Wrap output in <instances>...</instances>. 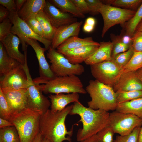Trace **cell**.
<instances>
[{
    "label": "cell",
    "instance_id": "cell-23",
    "mask_svg": "<svg viewBox=\"0 0 142 142\" xmlns=\"http://www.w3.org/2000/svg\"><path fill=\"white\" fill-rule=\"evenodd\" d=\"M99 43L93 40L91 37L81 38L78 36L71 37L64 42L57 48V51L62 52L81 46L93 45H99Z\"/></svg>",
    "mask_w": 142,
    "mask_h": 142
},
{
    "label": "cell",
    "instance_id": "cell-8",
    "mask_svg": "<svg viewBox=\"0 0 142 142\" xmlns=\"http://www.w3.org/2000/svg\"><path fill=\"white\" fill-rule=\"evenodd\" d=\"M13 24L11 32L17 36L20 40L22 50L27 51V46L26 40L32 39L38 41L43 44L48 50L51 45V42L42 37L34 32L25 21L18 16L17 11L10 12L8 17Z\"/></svg>",
    "mask_w": 142,
    "mask_h": 142
},
{
    "label": "cell",
    "instance_id": "cell-40",
    "mask_svg": "<svg viewBox=\"0 0 142 142\" xmlns=\"http://www.w3.org/2000/svg\"><path fill=\"white\" fill-rule=\"evenodd\" d=\"M131 47L134 52H142V31L135 33L132 37Z\"/></svg>",
    "mask_w": 142,
    "mask_h": 142
},
{
    "label": "cell",
    "instance_id": "cell-34",
    "mask_svg": "<svg viewBox=\"0 0 142 142\" xmlns=\"http://www.w3.org/2000/svg\"><path fill=\"white\" fill-rule=\"evenodd\" d=\"M12 115L9 106L0 88V118L9 121Z\"/></svg>",
    "mask_w": 142,
    "mask_h": 142
},
{
    "label": "cell",
    "instance_id": "cell-30",
    "mask_svg": "<svg viewBox=\"0 0 142 142\" xmlns=\"http://www.w3.org/2000/svg\"><path fill=\"white\" fill-rule=\"evenodd\" d=\"M0 142H20L18 133L14 126L0 128Z\"/></svg>",
    "mask_w": 142,
    "mask_h": 142
},
{
    "label": "cell",
    "instance_id": "cell-11",
    "mask_svg": "<svg viewBox=\"0 0 142 142\" xmlns=\"http://www.w3.org/2000/svg\"><path fill=\"white\" fill-rule=\"evenodd\" d=\"M142 125V119L133 114L116 110L110 113L109 125L114 133L120 135H128Z\"/></svg>",
    "mask_w": 142,
    "mask_h": 142
},
{
    "label": "cell",
    "instance_id": "cell-48",
    "mask_svg": "<svg viewBox=\"0 0 142 142\" xmlns=\"http://www.w3.org/2000/svg\"><path fill=\"white\" fill-rule=\"evenodd\" d=\"M79 142H99L96 134Z\"/></svg>",
    "mask_w": 142,
    "mask_h": 142
},
{
    "label": "cell",
    "instance_id": "cell-53",
    "mask_svg": "<svg viewBox=\"0 0 142 142\" xmlns=\"http://www.w3.org/2000/svg\"><path fill=\"white\" fill-rule=\"evenodd\" d=\"M138 31H142V20L137 27L135 32Z\"/></svg>",
    "mask_w": 142,
    "mask_h": 142
},
{
    "label": "cell",
    "instance_id": "cell-22",
    "mask_svg": "<svg viewBox=\"0 0 142 142\" xmlns=\"http://www.w3.org/2000/svg\"><path fill=\"white\" fill-rule=\"evenodd\" d=\"M46 3L45 0H27L22 8L17 12L19 17L26 21L36 17L37 14L43 10Z\"/></svg>",
    "mask_w": 142,
    "mask_h": 142
},
{
    "label": "cell",
    "instance_id": "cell-55",
    "mask_svg": "<svg viewBox=\"0 0 142 142\" xmlns=\"http://www.w3.org/2000/svg\"><path fill=\"white\" fill-rule=\"evenodd\" d=\"M43 142H49L47 140L44 139L43 138Z\"/></svg>",
    "mask_w": 142,
    "mask_h": 142
},
{
    "label": "cell",
    "instance_id": "cell-28",
    "mask_svg": "<svg viewBox=\"0 0 142 142\" xmlns=\"http://www.w3.org/2000/svg\"><path fill=\"white\" fill-rule=\"evenodd\" d=\"M102 2L105 3L104 4L136 11L142 4V0H104Z\"/></svg>",
    "mask_w": 142,
    "mask_h": 142
},
{
    "label": "cell",
    "instance_id": "cell-14",
    "mask_svg": "<svg viewBox=\"0 0 142 142\" xmlns=\"http://www.w3.org/2000/svg\"><path fill=\"white\" fill-rule=\"evenodd\" d=\"M43 11L57 29L59 27L77 22V19L72 14L64 12L46 1Z\"/></svg>",
    "mask_w": 142,
    "mask_h": 142
},
{
    "label": "cell",
    "instance_id": "cell-5",
    "mask_svg": "<svg viewBox=\"0 0 142 142\" xmlns=\"http://www.w3.org/2000/svg\"><path fill=\"white\" fill-rule=\"evenodd\" d=\"M37 85L41 91L46 94L77 93L84 94L87 93L80 79L74 75L57 77L45 84Z\"/></svg>",
    "mask_w": 142,
    "mask_h": 142
},
{
    "label": "cell",
    "instance_id": "cell-15",
    "mask_svg": "<svg viewBox=\"0 0 142 142\" xmlns=\"http://www.w3.org/2000/svg\"><path fill=\"white\" fill-rule=\"evenodd\" d=\"M1 88L10 107L12 115L26 108L27 89Z\"/></svg>",
    "mask_w": 142,
    "mask_h": 142
},
{
    "label": "cell",
    "instance_id": "cell-17",
    "mask_svg": "<svg viewBox=\"0 0 142 142\" xmlns=\"http://www.w3.org/2000/svg\"><path fill=\"white\" fill-rule=\"evenodd\" d=\"M3 44L8 55L24 65L27 60V51L24 54L19 50V47L21 43L20 39L16 35L10 33L0 41Z\"/></svg>",
    "mask_w": 142,
    "mask_h": 142
},
{
    "label": "cell",
    "instance_id": "cell-29",
    "mask_svg": "<svg viewBox=\"0 0 142 142\" xmlns=\"http://www.w3.org/2000/svg\"><path fill=\"white\" fill-rule=\"evenodd\" d=\"M142 20V3L132 17L125 23V33L132 37L135 32L137 27Z\"/></svg>",
    "mask_w": 142,
    "mask_h": 142
},
{
    "label": "cell",
    "instance_id": "cell-41",
    "mask_svg": "<svg viewBox=\"0 0 142 142\" xmlns=\"http://www.w3.org/2000/svg\"><path fill=\"white\" fill-rule=\"evenodd\" d=\"M89 10V13L93 15L99 13V10L103 4L102 1L99 0H85Z\"/></svg>",
    "mask_w": 142,
    "mask_h": 142
},
{
    "label": "cell",
    "instance_id": "cell-13",
    "mask_svg": "<svg viewBox=\"0 0 142 142\" xmlns=\"http://www.w3.org/2000/svg\"><path fill=\"white\" fill-rule=\"evenodd\" d=\"M28 84L27 75L23 65L18 66L1 78L0 88L18 90L27 89Z\"/></svg>",
    "mask_w": 142,
    "mask_h": 142
},
{
    "label": "cell",
    "instance_id": "cell-52",
    "mask_svg": "<svg viewBox=\"0 0 142 142\" xmlns=\"http://www.w3.org/2000/svg\"><path fill=\"white\" fill-rule=\"evenodd\" d=\"M135 72L138 77L142 83V68L138 70Z\"/></svg>",
    "mask_w": 142,
    "mask_h": 142
},
{
    "label": "cell",
    "instance_id": "cell-1",
    "mask_svg": "<svg viewBox=\"0 0 142 142\" xmlns=\"http://www.w3.org/2000/svg\"><path fill=\"white\" fill-rule=\"evenodd\" d=\"M73 104L67 106L61 111L52 112L48 109L41 115L39 132L44 139L49 142H72L71 137L73 131V126L68 131L65 121Z\"/></svg>",
    "mask_w": 142,
    "mask_h": 142
},
{
    "label": "cell",
    "instance_id": "cell-50",
    "mask_svg": "<svg viewBox=\"0 0 142 142\" xmlns=\"http://www.w3.org/2000/svg\"><path fill=\"white\" fill-rule=\"evenodd\" d=\"M96 21L95 19L92 17L87 18L86 20L85 23L94 27Z\"/></svg>",
    "mask_w": 142,
    "mask_h": 142
},
{
    "label": "cell",
    "instance_id": "cell-43",
    "mask_svg": "<svg viewBox=\"0 0 142 142\" xmlns=\"http://www.w3.org/2000/svg\"><path fill=\"white\" fill-rule=\"evenodd\" d=\"M0 4L5 7L10 12L17 11L14 0H0Z\"/></svg>",
    "mask_w": 142,
    "mask_h": 142
},
{
    "label": "cell",
    "instance_id": "cell-12",
    "mask_svg": "<svg viewBox=\"0 0 142 142\" xmlns=\"http://www.w3.org/2000/svg\"><path fill=\"white\" fill-rule=\"evenodd\" d=\"M26 42L27 44L30 45L34 50L38 62L40 77L33 80L34 83L37 84H45L56 77L51 71L50 66L45 57L44 52L47 50L46 48L42 47L36 40L28 39Z\"/></svg>",
    "mask_w": 142,
    "mask_h": 142
},
{
    "label": "cell",
    "instance_id": "cell-35",
    "mask_svg": "<svg viewBox=\"0 0 142 142\" xmlns=\"http://www.w3.org/2000/svg\"><path fill=\"white\" fill-rule=\"evenodd\" d=\"M134 52L131 45L127 50L118 54L114 59L118 64L123 68L131 59Z\"/></svg>",
    "mask_w": 142,
    "mask_h": 142
},
{
    "label": "cell",
    "instance_id": "cell-25",
    "mask_svg": "<svg viewBox=\"0 0 142 142\" xmlns=\"http://www.w3.org/2000/svg\"><path fill=\"white\" fill-rule=\"evenodd\" d=\"M115 110L132 114L142 119V97L118 104Z\"/></svg>",
    "mask_w": 142,
    "mask_h": 142
},
{
    "label": "cell",
    "instance_id": "cell-20",
    "mask_svg": "<svg viewBox=\"0 0 142 142\" xmlns=\"http://www.w3.org/2000/svg\"><path fill=\"white\" fill-rule=\"evenodd\" d=\"M48 97L51 103L50 110L54 113L61 111L71 103L78 102L79 97V93H77L50 94Z\"/></svg>",
    "mask_w": 142,
    "mask_h": 142
},
{
    "label": "cell",
    "instance_id": "cell-47",
    "mask_svg": "<svg viewBox=\"0 0 142 142\" xmlns=\"http://www.w3.org/2000/svg\"><path fill=\"white\" fill-rule=\"evenodd\" d=\"M15 2L17 12L22 8L27 0H16Z\"/></svg>",
    "mask_w": 142,
    "mask_h": 142
},
{
    "label": "cell",
    "instance_id": "cell-19",
    "mask_svg": "<svg viewBox=\"0 0 142 142\" xmlns=\"http://www.w3.org/2000/svg\"><path fill=\"white\" fill-rule=\"evenodd\" d=\"M113 88L115 92L118 91L142 90V83L135 71L124 72L117 83Z\"/></svg>",
    "mask_w": 142,
    "mask_h": 142
},
{
    "label": "cell",
    "instance_id": "cell-46",
    "mask_svg": "<svg viewBox=\"0 0 142 142\" xmlns=\"http://www.w3.org/2000/svg\"><path fill=\"white\" fill-rule=\"evenodd\" d=\"M14 126L13 124L9 121L0 118V128Z\"/></svg>",
    "mask_w": 142,
    "mask_h": 142
},
{
    "label": "cell",
    "instance_id": "cell-36",
    "mask_svg": "<svg viewBox=\"0 0 142 142\" xmlns=\"http://www.w3.org/2000/svg\"><path fill=\"white\" fill-rule=\"evenodd\" d=\"M113 131L108 125L102 129L97 134L99 142H113Z\"/></svg>",
    "mask_w": 142,
    "mask_h": 142
},
{
    "label": "cell",
    "instance_id": "cell-4",
    "mask_svg": "<svg viewBox=\"0 0 142 142\" xmlns=\"http://www.w3.org/2000/svg\"><path fill=\"white\" fill-rule=\"evenodd\" d=\"M85 89L91 98L87 102L88 107L107 112L116 110L118 104L112 87L97 80H91Z\"/></svg>",
    "mask_w": 142,
    "mask_h": 142
},
{
    "label": "cell",
    "instance_id": "cell-16",
    "mask_svg": "<svg viewBox=\"0 0 142 142\" xmlns=\"http://www.w3.org/2000/svg\"><path fill=\"white\" fill-rule=\"evenodd\" d=\"M83 23L82 21L61 26L57 29L54 37L51 41V47L56 49L69 38L78 36Z\"/></svg>",
    "mask_w": 142,
    "mask_h": 142
},
{
    "label": "cell",
    "instance_id": "cell-3",
    "mask_svg": "<svg viewBox=\"0 0 142 142\" xmlns=\"http://www.w3.org/2000/svg\"><path fill=\"white\" fill-rule=\"evenodd\" d=\"M43 113L25 108L12 115L9 121L16 128L20 142H33L39 132L40 118Z\"/></svg>",
    "mask_w": 142,
    "mask_h": 142
},
{
    "label": "cell",
    "instance_id": "cell-26",
    "mask_svg": "<svg viewBox=\"0 0 142 142\" xmlns=\"http://www.w3.org/2000/svg\"><path fill=\"white\" fill-rule=\"evenodd\" d=\"M49 1L62 11L70 14L74 17L80 18L85 17L71 0H50Z\"/></svg>",
    "mask_w": 142,
    "mask_h": 142
},
{
    "label": "cell",
    "instance_id": "cell-9",
    "mask_svg": "<svg viewBox=\"0 0 142 142\" xmlns=\"http://www.w3.org/2000/svg\"><path fill=\"white\" fill-rule=\"evenodd\" d=\"M136 12L103 3L99 10L104 21L102 37H103L113 26L127 22L134 16Z\"/></svg>",
    "mask_w": 142,
    "mask_h": 142
},
{
    "label": "cell",
    "instance_id": "cell-33",
    "mask_svg": "<svg viewBox=\"0 0 142 142\" xmlns=\"http://www.w3.org/2000/svg\"><path fill=\"white\" fill-rule=\"evenodd\" d=\"M112 42L113 47L111 57L113 59L118 54L127 50L131 46L122 42L119 36H113Z\"/></svg>",
    "mask_w": 142,
    "mask_h": 142
},
{
    "label": "cell",
    "instance_id": "cell-6",
    "mask_svg": "<svg viewBox=\"0 0 142 142\" xmlns=\"http://www.w3.org/2000/svg\"><path fill=\"white\" fill-rule=\"evenodd\" d=\"M90 66L91 74L96 80L112 87L118 82L124 72L123 68L112 58Z\"/></svg>",
    "mask_w": 142,
    "mask_h": 142
},
{
    "label": "cell",
    "instance_id": "cell-37",
    "mask_svg": "<svg viewBox=\"0 0 142 142\" xmlns=\"http://www.w3.org/2000/svg\"><path fill=\"white\" fill-rule=\"evenodd\" d=\"M141 126L136 127L128 135L117 136L114 142H138Z\"/></svg>",
    "mask_w": 142,
    "mask_h": 142
},
{
    "label": "cell",
    "instance_id": "cell-44",
    "mask_svg": "<svg viewBox=\"0 0 142 142\" xmlns=\"http://www.w3.org/2000/svg\"><path fill=\"white\" fill-rule=\"evenodd\" d=\"M10 12L3 6H0V22L8 18Z\"/></svg>",
    "mask_w": 142,
    "mask_h": 142
},
{
    "label": "cell",
    "instance_id": "cell-51",
    "mask_svg": "<svg viewBox=\"0 0 142 142\" xmlns=\"http://www.w3.org/2000/svg\"><path fill=\"white\" fill-rule=\"evenodd\" d=\"M33 142H44L43 138L40 132L36 136Z\"/></svg>",
    "mask_w": 142,
    "mask_h": 142
},
{
    "label": "cell",
    "instance_id": "cell-24",
    "mask_svg": "<svg viewBox=\"0 0 142 142\" xmlns=\"http://www.w3.org/2000/svg\"><path fill=\"white\" fill-rule=\"evenodd\" d=\"M20 64L8 54L2 43L0 42V76L1 78L16 68Z\"/></svg>",
    "mask_w": 142,
    "mask_h": 142
},
{
    "label": "cell",
    "instance_id": "cell-42",
    "mask_svg": "<svg viewBox=\"0 0 142 142\" xmlns=\"http://www.w3.org/2000/svg\"><path fill=\"white\" fill-rule=\"evenodd\" d=\"M79 10L83 14L89 13V10L85 0H71Z\"/></svg>",
    "mask_w": 142,
    "mask_h": 142
},
{
    "label": "cell",
    "instance_id": "cell-2",
    "mask_svg": "<svg viewBox=\"0 0 142 142\" xmlns=\"http://www.w3.org/2000/svg\"><path fill=\"white\" fill-rule=\"evenodd\" d=\"M80 117L78 123L83 126L78 130L76 140L80 142L94 135L109 125L110 113L101 110H94L83 105L79 101L74 102L69 113Z\"/></svg>",
    "mask_w": 142,
    "mask_h": 142
},
{
    "label": "cell",
    "instance_id": "cell-38",
    "mask_svg": "<svg viewBox=\"0 0 142 142\" xmlns=\"http://www.w3.org/2000/svg\"><path fill=\"white\" fill-rule=\"evenodd\" d=\"M25 22L34 32L44 38V33L41 26L36 17H32Z\"/></svg>",
    "mask_w": 142,
    "mask_h": 142
},
{
    "label": "cell",
    "instance_id": "cell-45",
    "mask_svg": "<svg viewBox=\"0 0 142 142\" xmlns=\"http://www.w3.org/2000/svg\"><path fill=\"white\" fill-rule=\"evenodd\" d=\"M119 36L122 42L129 46L131 45L132 37L127 35L125 33L124 34L120 35Z\"/></svg>",
    "mask_w": 142,
    "mask_h": 142
},
{
    "label": "cell",
    "instance_id": "cell-27",
    "mask_svg": "<svg viewBox=\"0 0 142 142\" xmlns=\"http://www.w3.org/2000/svg\"><path fill=\"white\" fill-rule=\"evenodd\" d=\"M43 30L44 38L50 41L53 40L57 30L43 10L39 12L36 16Z\"/></svg>",
    "mask_w": 142,
    "mask_h": 142
},
{
    "label": "cell",
    "instance_id": "cell-49",
    "mask_svg": "<svg viewBox=\"0 0 142 142\" xmlns=\"http://www.w3.org/2000/svg\"><path fill=\"white\" fill-rule=\"evenodd\" d=\"M94 28V26L85 23L83 27V29L85 32H90L93 30Z\"/></svg>",
    "mask_w": 142,
    "mask_h": 142
},
{
    "label": "cell",
    "instance_id": "cell-18",
    "mask_svg": "<svg viewBox=\"0 0 142 142\" xmlns=\"http://www.w3.org/2000/svg\"><path fill=\"white\" fill-rule=\"evenodd\" d=\"M99 45L83 46L65 50L60 53L63 55L71 63L79 64L84 62L95 51Z\"/></svg>",
    "mask_w": 142,
    "mask_h": 142
},
{
    "label": "cell",
    "instance_id": "cell-7",
    "mask_svg": "<svg viewBox=\"0 0 142 142\" xmlns=\"http://www.w3.org/2000/svg\"><path fill=\"white\" fill-rule=\"evenodd\" d=\"M49 59L50 69L56 77L81 75L84 71L83 66L71 63L63 55L58 52L51 46L47 53Z\"/></svg>",
    "mask_w": 142,
    "mask_h": 142
},
{
    "label": "cell",
    "instance_id": "cell-32",
    "mask_svg": "<svg viewBox=\"0 0 142 142\" xmlns=\"http://www.w3.org/2000/svg\"><path fill=\"white\" fill-rule=\"evenodd\" d=\"M142 68V52H134L131 59L123 67L124 72L136 71Z\"/></svg>",
    "mask_w": 142,
    "mask_h": 142
},
{
    "label": "cell",
    "instance_id": "cell-10",
    "mask_svg": "<svg viewBox=\"0 0 142 142\" xmlns=\"http://www.w3.org/2000/svg\"><path fill=\"white\" fill-rule=\"evenodd\" d=\"M23 66L28 82L26 92V108L44 113L49 109L50 102L42 94V92L34 83L29 72L27 61Z\"/></svg>",
    "mask_w": 142,
    "mask_h": 142
},
{
    "label": "cell",
    "instance_id": "cell-31",
    "mask_svg": "<svg viewBox=\"0 0 142 142\" xmlns=\"http://www.w3.org/2000/svg\"><path fill=\"white\" fill-rule=\"evenodd\" d=\"M115 92L118 104L142 97V90L132 91L121 90Z\"/></svg>",
    "mask_w": 142,
    "mask_h": 142
},
{
    "label": "cell",
    "instance_id": "cell-54",
    "mask_svg": "<svg viewBox=\"0 0 142 142\" xmlns=\"http://www.w3.org/2000/svg\"><path fill=\"white\" fill-rule=\"evenodd\" d=\"M138 142H142V125L141 126L139 133Z\"/></svg>",
    "mask_w": 142,
    "mask_h": 142
},
{
    "label": "cell",
    "instance_id": "cell-39",
    "mask_svg": "<svg viewBox=\"0 0 142 142\" xmlns=\"http://www.w3.org/2000/svg\"><path fill=\"white\" fill-rule=\"evenodd\" d=\"M13 24L8 18L0 23V41L11 32Z\"/></svg>",
    "mask_w": 142,
    "mask_h": 142
},
{
    "label": "cell",
    "instance_id": "cell-21",
    "mask_svg": "<svg viewBox=\"0 0 142 142\" xmlns=\"http://www.w3.org/2000/svg\"><path fill=\"white\" fill-rule=\"evenodd\" d=\"M95 51L85 62L87 65H91L111 59L113 44L110 41L100 42Z\"/></svg>",
    "mask_w": 142,
    "mask_h": 142
}]
</instances>
